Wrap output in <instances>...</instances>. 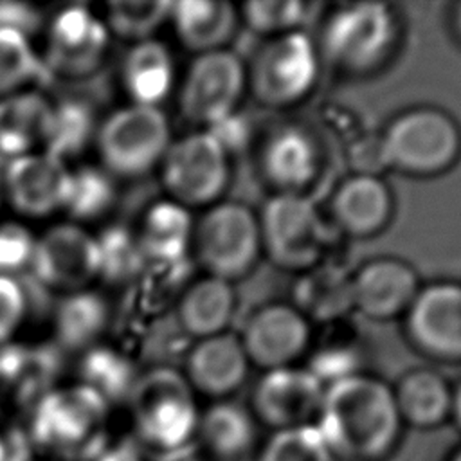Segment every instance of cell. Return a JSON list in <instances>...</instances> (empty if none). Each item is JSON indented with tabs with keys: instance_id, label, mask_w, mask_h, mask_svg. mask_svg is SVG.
<instances>
[{
	"instance_id": "6da1fadb",
	"label": "cell",
	"mask_w": 461,
	"mask_h": 461,
	"mask_svg": "<svg viewBox=\"0 0 461 461\" xmlns=\"http://www.w3.org/2000/svg\"><path fill=\"white\" fill-rule=\"evenodd\" d=\"M315 425L335 461H382L396 448L403 423L393 389L357 373L324 389Z\"/></svg>"
},
{
	"instance_id": "7a4b0ae2",
	"label": "cell",
	"mask_w": 461,
	"mask_h": 461,
	"mask_svg": "<svg viewBox=\"0 0 461 461\" xmlns=\"http://www.w3.org/2000/svg\"><path fill=\"white\" fill-rule=\"evenodd\" d=\"M128 400L142 445L164 454L193 443L200 411L185 375L157 366L137 376Z\"/></svg>"
},
{
	"instance_id": "3957f363",
	"label": "cell",
	"mask_w": 461,
	"mask_h": 461,
	"mask_svg": "<svg viewBox=\"0 0 461 461\" xmlns=\"http://www.w3.org/2000/svg\"><path fill=\"white\" fill-rule=\"evenodd\" d=\"M108 403L90 387L54 389L41 396L31 421L38 448L63 459H94L104 447Z\"/></svg>"
},
{
	"instance_id": "277c9868",
	"label": "cell",
	"mask_w": 461,
	"mask_h": 461,
	"mask_svg": "<svg viewBox=\"0 0 461 461\" xmlns=\"http://www.w3.org/2000/svg\"><path fill=\"white\" fill-rule=\"evenodd\" d=\"M459 148L461 137L456 122L434 108L400 115L382 137L387 166L412 175H434L447 169Z\"/></svg>"
},
{
	"instance_id": "5b68a950",
	"label": "cell",
	"mask_w": 461,
	"mask_h": 461,
	"mask_svg": "<svg viewBox=\"0 0 461 461\" xmlns=\"http://www.w3.org/2000/svg\"><path fill=\"white\" fill-rule=\"evenodd\" d=\"M259 221L261 245L286 268H312L330 243V229L301 193H277L265 203Z\"/></svg>"
},
{
	"instance_id": "8992f818",
	"label": "cell",
	"mask_w": 461,
	"mask_h": 461,
	"mask_svg": "<svg viewBox=\"0 0 461 461\" xmlns=\"http://www.w3.org/2000/svg\"><path fill=\"white\" fill-rule=\"evenodd\" d=\"M167 148L169 124L157 106L119 110L99 130V149L110 175L140 176L164 158Z\"/></svg>"
},
{
	"instance_id": "52a82bcc",
	"label": "cell",
	"mask_w": 461,
	"mask_h": 461,
	"mask_svg": "<svg viewBox=\"0 0 461 461\" xmlns=\"http://www.w3.org/2000/svg\"><path fill=\"white\" fill-rule=\"evenodd\" d=\"M196 252L211 276L234 279L249 272L261 249L258 216L238 202L212 205L194 230Z\"/></svg>"
},
{
	"instance_id": "ba28073f",
	"label": "cell",
	"mask_w": 461,
	"mask_h": 461,
	"mask_svg": "<svg viewBox=\"0 0 461 461\" xmlns=\"http://www.w3.org/2000/svg\"><path fill=\"white\" fill-rule=\"evenodd\" d=\"M319 58L313 41L301 31L276 36L256 56L250 83L256 97L270 106L301 101L315 85Z\"/></svg>"
},
{
	"instance_id": "9c48e42d",
	"label": "cell",
	"mask_w": 461,
	"mask_h": 461,
	"mask_svg": "<svg viewBox=\"0 0 461 461\" xmlns=\"http://www.w3.org/2000/svg\"><path fill=\"white\" fill-rule=\"evenodd\" d=\"M162 162L164 185L184 207L218 200L229 180V155L205 130L169 144Z\"/></svg>"
},
{
	"instance_id": "30bf717a",
	"label": "cell",
	"mask_w": 461,
	"mask_h": 461,
	"mask_svg": "<svg viewBox=\"0 0 461 461\" xmlns=\"http://www.w3.org/2000/svg\"><path fill=\"white\" fill-rule=\"evenodd\" d=\"M393 36L394 20L385 4H349L328 20L322 49L333 63L358 70L376 63L385 54Z\"/></svg>"
},
{
	"instance_id": "8fae6325",
	"label": "cell",
	"mask_w": 461,
	"mask_h": 461,
	"mask_svg": "<svg viewBox=\"0 0 461 461\" xmlns=\"http://www.w3.org/2000/svg\"><path fill=\"white\" fill-rule=\"evenodd\" d=\"M243 88L245 68L234 52L220 49L198 54L180 92L182 113L207 128L236 112Z\"/></svg>"
},
{
	"instance_id": "7c38bea8",
	"label": "cell",
	"mask_w": 461,
	"mask_h": 461,
	"mask_svg": "<svg viewBox=\"0 0 461 461\" xmlns=\"http://www.w3.org/2000/svg\"><path fill=\"white\" fill-rule=\"evenodd\" d=\"M322 396L324 385L306 367H277L256 384L250 412L274 430L315 423Z\"/></svg>"
},
{
	"instance_id": "4fadbf2b",
	"label": "cell",
	"mask_w": 461,
	"mask_h": 461,
	"mask_svg": "<svg viewBox=\"0 0 461 461\" xmlns=\"http://www.w3.org/2000/svg\"><path fill=\"white\" fill-rule=\"evenodd\" d=\"M106 49V31L86 9L59 13L49 36L45 77L79 81L97 74Z\"/></svg>"
},
{
	"instance_id": "5bb4252c",
	"label": "cell",
	"mask_w": 461,
	"mask_h": 461,
	"mask_svg": "<svg viewBox=\"0 0 461 461\" xmlns=\"http://www.w3.org/2000/svg\"><path fill=\"white\" fill-rule=\"evenodd\" d=\"M240 340L250 364L267 371L286 367L308 346V319L295 306H263L250 315Z\"/></svg>"
},
{
	"instance_id": "9a60e30c",
	"label": "cell",
	"mask_w": 461,
	"mask_h": 461,
	"mask_svg": "<svg viewBox=\"0 0 461 461\" xmlns=\"http://www.w3.org/2000/svg\"><path fill=\"white\" fill-rule=\"evenodd\" d=\"M407 328L423 351L461 360V285L436 283L418 290L407 310Z\"/></svg>"
},
{
	"instance_id": "2e32d148",
	"label": "cell",
	"mask_w": 461,
	"mask_h": 461,
	"mask_svg": "<svg viewBox=\"0 0 461 461\" xmlns=\"http://www.w3.org/2000/svg\"><path fill=\"white\" fill-rule=\"evenodd\" d=\"M31 270L47 288H81L99 274L97 241L77 227H54L34 243Z\"/></svg>"
},
{
	"instance_id": "e0dca14e",
	"label": "cell",
	"mask_w": 461,
	"mask_h": 461,
	"mask_svg": "<svg viewBox=\"0 0 461 461\" xmlns=\"http://www.w3.org/2000/svg\"><path fill=\"white\" fill-rule=\"evenodd\" d=\"M70 176L63 160L45 151L13 158L4 182L18 211L40 216L67 203Z\"/></svg>"
},
{
	"instance_id": "ac0fdd59",
	"label": "cell",
	"mask_w": 461,
	"mask_h": 461,
	"mask_svg": "<svg viewBox=\"0 0 461 461\" xmlns=\"http://www.w3.org/2000/svg\"><path fill=\"white\" fill-rule=\"evenodd\" d=\"M353 308L371 319H391L407 312L418 294V276L403 261L380 258L353 277Z\"/></svg>"
},
{
	"instance_id": "d6986e66",
	"label": "cell",
	"mask_w": 461,
	"mask_h": 461,
	"mask_svg": "<svg viewBox=\"0 0 461 461\" xmlns=\"http://www.w3.org/2000/svg\"><path fill=\"white\" fill-rule=\"evenodd\" d=\"M249 366L240 337L223 331L200 339L191 349L185 378L193 391L211 398H225L243 384Z\"/></svg>"
},
{
	"instance_id": "ffe728a7",
	"label": "cell",
	"mask_w": 461,
	"mask_h": 461,
	"mask_svg": "<svg viewBox=\"0 0 461 461\" xmlns=\"http://www.w3.org/2000/svg\"><path fill=\"white\" fill-rule=\"evenodd\" d=\"M256 434V418L249 409L220 400L200 412L194 438L205 456L236 461L254 448Z\"/></svg>"
},
{
	"instance_id": "44dd1931",
	"label": "cell",
	"mask_w": 461,
	"mask_h": 461,
	"mask_svg": "<svg viewBox=\"0 0 461 461\" xmlns=\"http://www.w3.org/2000/svg\"><path fill=\"white\" fill-rule=\"evenodd\" d=\"M391 193L375 175H355L335 193V221L353 236L378 232L391 216Z\"/></svg>"
},
{
	"instance_id": "7402d4cb",
	"label": "cell",
	"mask_w": 461,
	"mask_h": 461,
	"mask_svg": "<svg viewBox=\"0 0 461 461\" xmlns=\"http://www.w3.org/2000/svg\"><path fill=\"white\" fill-rule=\"evenodd\" d=\"M319 164L313 139L297 126L277 130L263 149V167L279 193H299L315 176Z\"/></svg>"
},
{
	"instance_id": "603a6c76",
	"label": "cell",
	"mask_w": 461,
	"mask_h": 461,
	"mask_svg": "<svg viewBox=\"0 0 461 461\" xmlns=\"http://www.w3.org/2000/svg\"><path fill=\"white\" fill-rule=\"evenodd\" d=\"M452 389L432 369H414L393 389L402 423L416 429H434L452 414Z\"/></svg>"
},
{
	"instance_id": "cb8c5ba5",
	"label": "cell",
	"mask_w": 461,
	"mask_h": 461,
	"mask_svg": "<svg viewBox=\"0 0 461 461\" xmlns=\"http://www.w3.org/2000/svg\"><path fill=\"white\" fill-rule=\"evenodd\" d=\"M169 18L182 43L198 54L223 49L236 29L234 7L220 0L173 2Z\"/></svg>"
},
{
	"instance_id": "d4e9b609",
	"label": "cell",
	"mask_w": 461,
	"mask_h": 461,
	"mask_svg": "<svg viewBox=\"0 0 461 461\" xmlns=\"http://www.w3.org/2000/svg\"><path fill=\"white\" fill-rule=\"evenodd\" d=\"M52 104L36 94H16L0 99V153L18 158L36 142H45Z\"/></svg>"
},
{
	"instance_id": "484cf974",
	"label": "cell",
	"mask_w": 461,
	"mask_h": 461,
	"mask_svg": "<svg viewBox=\"0 0 461 461\" xmlns=\"http://www.w3.org/2000/svg\"><path fill=\"white\" fill-rule=\"evenodd\" d=\"M191 238L193 221L187 209L176 202H160L148 211L139 243L146 259L173 267L184 259Z\"/></svg>"
},
{
	"instance_id": "4316f807",
	"label": "cell",
	"mask_w": 461,
	"mask_h": 461,
	"mask_svg": "<svg viewBox=\"0 0 461 461\" xmlns=\"http://www.w3.org/2000/svg\"><path fill=\"white\" fill-rule=\"evenodd\" d=\"M234 290L230 281L221 277H203L184 295L178 308L182 328L200 339L223 333L234 313Z\"/></svg>"
},
{
	"instance_id": "83f0119b",
	"label": "cell",
	"mask_w": 461,
	"mask_h": 461,
	"mask_svg": "<svg viewBox=\"0 0 461 461\" xmlns=\"http://www.w3.org/2000/svg\"><path fill=\"white\" fill-rule=\"evenodd\" d=\"M295 308L317 321L342 317L353 308L351 277L335 267H312L294 288Z\"/></svg>"
},
{
	"instance_id": "f1b7e54d",
	"label": "cell",
	"mask_w": 461,
	"mask_h": 461,
	"mask_svg": "<svg viewBox=\"0 0 461 461\" xmlns=\"http://www.w3.org/2000/svg\"><path fill=\"white\" fill-rule=\"evenodd\" d=\"M124 83L135 104L157 106L173 83V61L167 49L153 40L139 41L126 56Z\"/></svg>"
},
{
	"instance_id": "f546056e",
	"label": "cell",
	"mask_w": 461,
	"mask_h": 461,
	"mask_svg": "<svg viewBox=\"0 0 461 461\" xmlns=\"http://www.w3.org/2000/svg\"><path fill=\"white\" fill-rule=\"evenodd\" d=\"M106 304L94 294H74L56 310L58 340L65 348L90 346L106 324Z\"/></svg>"
},
{
	"instance_id": "4dcf8cb0",
	"label": "cell",
	"mask_w": 461,
	"mask_h": 461,
	"mask_svg": "<svg viewBox=\"0 0 461 461\" xmlns=\"http://www.w3.org/2000/svg\"><path fill=\"white\" fill-rule=\"evenodd\" d=\"M81 375L86 387L95 391L106 403L128 398L135 385V371L122 355L95 348L86 353L81 364Z\"/></svg>"
},
{
	"instance_id": "1f68e13d",
	"label": "cell",
	"mask_w": 461,
	"mask_h": 461,
	"mask_svg": "<svg viewBox=\"0 0 461 461\" xmlns=\"http://www.w3.org/2000/svg\"><path fill=\"white\" fill-rule=\"evenodd\" d=\"M92 130L94 113L90 104L74 99H63L52 106L50 128L45 139L47 153L58 158H63V155L77 153L90 139Z\"/></svg>"
},
{
	"instance_id": "d6a6232c",
	"label": "cell",
	"mask_w": 461,
	"mask_h": 461,
	"mask_svg": "<svg viewBox=\"0 0 461 461\" xmlns=\"http://www.w3.org/2000/svg\"><path fill=\"white\" fill-rule=\"evenodd\" d=\"M256 461H335L315 423L274 430Z\"/></svg>"
},
{
	"instance_id": "836d02e7",
	"label": "cell",
	"mask_w": 461,
	"mask_h": 461,
	"mask_svg": "<svg viewBox=\"0 0 461 461\" xmlns=\"http://www.w3.org/2000/svg\"><path fill=\"white\" fill-rule=\"evenodd\" d=\"M99 249V274L108 281H128L140 272L146 258L139 238L124 227H110L95 240Z\"/></svg>"
},
{
	"instance_id": "e575fe53",
	"label": "cell",
	"mask_w": 461,
	"mask_h": 461,
	"mask_svg": "<svg viewBox=\"0 0 461 461\" xmlns=\"http://www.w3.org/2000/svg\"><path fill=\"white\" fill-rule=\"evenodd\" d=\"M31 79H45V67L23 34L0 29V99L9 97Z\"/></svg>"
},
{
	"instance_id": "d590c367",
	"label": "cell",
	"mask_w": 461,
	"mask_h": 461,
	"mask_svg": "<svg viewBox=\"0 0 461 461\" xmlns=\"http://www.w3.org/2000/svg\"><path fill=\"white\" fill-rule=\"evenodd\" d=\"M115 184L108 171L83 167L70 176L65 207L76 218H95L115 203Z\"/></svg>"
},
{
	"instance_id": "8d00e7d4",
	"label": "cell",
	"mask_w": 461,
	"mask_h": 461,
	"mask_svg": "<svg viewBox=\"0 0 461 461\" xmlns=\"http://www.w3.org/2000/svg\"><path fill=\"white\" fill-rule=\"evenodd\" d=\"M308 9L310 5L301 0H254L243 5V18L256 32L281 36L299 31Z\"/></svg>"
},
{
	"instance_id": "74e56055",
	"label": "cell",
	"mask_w": 461,
	"mask_h": 461,
	"mask_svg": "<svg viewBox=\"0 0 461 461\" xmlns=\"http://www.w3.org/2000/svg\"><path fill=\"white\" fill-rule=\"evenodd\" d=\"M171 4L166 0L112 2L108 4V22L121 36L146 38L169 16Z\"/></svg>"
},
{
	"instance_id": "f35d334b",
	"label": "cell",
	"mask_w": 461,
	"mask_h": 461,
	"mask_svg": "<svg viewBox=\"0 0 461 461\" xmlns=\"http://www.w3.org/2000/svg\"><path fill=\"white\" fill-rule=\"evenodd\" d=\"M34 241L27 229L7 223L0 227V277L18 279L31 270Z\"/></svg>"
},
{
	"instance_id": "ab89813d",
	"label": "cell",
	"mask_w": 461,
	"mask_h": 461,
	"mask_svg": "<svg viewBox=\"0 0 461 461\" xmlns=\"http://www.w3.org/2000/svg\"><path fill=\"white\" fill-rule=\"evenodd\" d=\"M324 389L335 382L358 373V357L351 348L346 346H326L321 348L306 367Z\"/></svg>"
},
{
	"instance_id": "60d3db41",
	"label": "cell",
	"mask_w": 461,
	"mask_h": 461,
	"mask_svg": "<svg viewBox=\"0 0 461 461\" xmlns=\"http://www.w3.org/2000/svg\"><path fill=\"white\" fill-rule=\"evenodd\" d=\"M27 304L14 279L0 277V342H4L25 315Z\"/></svg>"
},
{
	"instance_id": "b9f144b4",
	"label": "cell",
	"mask_w": 461,
	"mask_h": 461,
	"mask_svg": "<svg viewBox=\"0 0 461 461\" xmlns=\"http://www.w3.org/2000/svg\"><path fill=\"white\" fill-rule=\"evenodd\" d=\"M205 131L221 146V149L229 155L230 151L241 149L250 137V126L247 119L240 112H232L216 122L209 124Z\"/></svg>"
},
{
	"instance_id": "7bdbcfd3",
	"label": "cell",
	"mask_w": 461,
	"mask_h": 461,
	"mask_svg": "<svg viewBox=\"0 0 461 461\" xmlns=\"http://www.w3.org/2000/svg\"><path fill=\"white\" fill-rule=\"evenodd\" d=\"M41 23L36 7L22 2H0V29H9L23 36L31 34Z\"/></svg>"
},
{
	"instance_id": "ee69618b",
	"label": "cell",
	"mask_w": 461,
	"mask_h": 461,
	"mask_svg": "<svg viewBox=\"0 0 461 461\" xmlns=\"http://www.w3.org/2000/svg\"><path fill=\"white\" fill-rule=\"evenodd\" d=\"M92 461H144V459H142V452L139 450V445L128 441V443H117L113 447L104 445Z\"/></svg>"
},
{
	"instance_id": "f6af8a7d",
	"label": "cell",
	"mask_w": 461,
	"mask_h": 461,
	"mask_svg": "<svg viewBox=\"0 0 461 461\" xmlns=\"http://www.w3.org/2000/svg\"><path fill=\"white\" fill-rule=\"evenodd\" d=\"M158 461H207L205 454L200 448H194L193 445L158 454Z\"/></svg>"
},
{
	"instance_id": "bcb514c9",
	"label": "cell",
	"mask_w": 461,
	"mask_h": 461,
	"mask_svg": "<svg viewBox=\"0 0 461 461\" xmlns=\"http://www.w3.org/2000/svg\"><path fill=\"white\" fill-rule=\"evenodd\" d=\"M450 418H454L456 425L461 429V384L452 393V414H450Z\"/></svg>"
},
{
	"instance_id": "7dc6e473",
	"label": "cell",
	"mask_w": 461,
	"mask_h": 461,
	"mask_svg": "<svg viewBox=\"0 0 461 461\" xmlns=\"http://www.w3.org/2000/svg\"><path fill=\"white\" fill-rule=\"evenodd\" d=\"M5 454H7V447H5V436L0 434V461H5Z\"/></svg>"
},
{
	"instance_id": "c3c4849f",
	"label": "cell",
	"mask_w": 461,
	"mask_h": 461,
	"mask_svg": "<svg viewBox=\"0 0 461 461\" xmlns=\"http://www.w3.org/2000/svg\"><path fill=\"white\" fill-rule=\"evenodd\" d=\"M447 461H461V447H457V448L450 454V457H448Z\"/></svg>"
},
{
	"instance_id": "681fc988",
	"label": "cell",
	"mask_w": 461,
	"mask_h": 461,
	"mask_svg": "<svg viewBox=\"0 0 461 461\" xmlns=\"http://www.w3.org/2000/svg\"><path fill=\"white\" fill-rule=\"evenodd\" d=\"M456 23H457V31L461 34V5L457 7V14H456Z\"/></svg>"
},
{
	"instance_id": "f907efd6",
	"label": "cell",
	"mask_w": 461,
	"mask_h": 461,
	"mask_svg": "<svg viewBox=\"0 0 461 461\" xmlns=\"http://www.w3.org/2000/svg\"><path fill=\"white\" fill-rule=\"evenodd\" d=\"M0 185H2V178H0Z\"/></svg>"
}]
</instances>
